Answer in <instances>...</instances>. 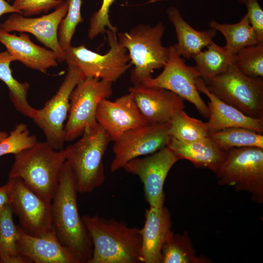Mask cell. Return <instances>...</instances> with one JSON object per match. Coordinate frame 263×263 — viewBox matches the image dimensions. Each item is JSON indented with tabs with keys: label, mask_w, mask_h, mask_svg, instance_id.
<instances>
[{
	"label": "cell",
	"mask_w": 263,
	"mask_h": 263,
	"mask_svg": "<svg viewBox=\"0 0 263 263\" xmlns=\"http://www.w3.org/2000/svg\"><path fill=\"white\" fill-rule=\"evenodd\" d=\"M77 193L74 177L65 161L51 201L52 225L59 242L80 263H89L93 255V244L78 212Z\"/></svg>",
	"instance_id": "cell-1"
},
{
	"label": "cell",
	"mask_w": 263,
	"mask_h": 263,
	"mask_svg": "<svg viewBox=\"0 0 263 263\" xmlns=\"http://www.w3.org/2000/svg\"><path fill=\"white\" fill-rule=\"evenodd\" d=\"M81 218L93 244L89 263H143L140 229L98 215Z\"/></svg>",
	"instance_id": "cell-2"
},
{
	"label": "cell",
	"mask_w": 263,
	"mask_h": 263,
	"mask_svg": "<svg viewBox=\"0 0 263 263\" xmlns=\"http://www.w3.org/2000/svg\"><path fill=\"white\" fill-rule=\"evenodd\" d=\"M112 141L108 133L97 122L87 127L77 141L64 149L77 192H91L103 184V158Z\"/></svg>",
	"instance_id": "cell-3"
},
{
	"label": "cell",
	"mask_w": 263,
	"mask_h": 263,
	"mask_svg": "<svg viewBox=\"0 0 263 263\" xmlns=\"http://www.w3.org/2000/svg\"><path fill=\"white\" fill-rule=\"evenodd\" d=\"M66 161L64 149H54L46 141L37 142L15 154L9 178H19L45 200L51 202Z\"/></svg>",
	"instance_id": "cell-4"
},
{
	"label": "cell",
	"mask_w": 263,
	"mask_h": 263,
	"mask_svg": "<svg viewBox=\"0 0 263 263\" xmlns=\"http://www.w3.org/2000/svg\"><path fill=\"white\" fill-rule=\"evenodd\" d=\"M165 28L162 21L154 26L140 24L128 32L117 34L118 42L129 52L133 65L131 80L133 85L152 77L155 70L163 68L169 54V47L162 44Z\"/></svg>",
	"instance_id": "cell-5"
},
{
	"label": "cell",
	"mask_w": 263,
	"mask_h": 263,
	"mask_svg": "<svg viewBox=\"0 0 263 263\" xmlns=\"http://www.w3.org/2000/svg\"><path fill=\"white\" fill-rule=\"evenodd\" d=\"M207 90L246 115L263 119V80L243 74L234 64L212 77L203 79Z\"/></svg>",
	"instance_id": "cell-6"
},
{
	"label": "cell",
	"mask_w": 263,
	"mask_h": 263,
	"mask_svg": "<svg viewBox=\"0 0 263 263\" xmlns=\"http://www.w3.org/2000/svg\"><path fill=\"white\" fill-rule=\"evenodd\" d=\"M215 174L219 185L246 191L254 202L263 203V148L228 149L224 163Z\"/></svg>",
	"instance_id": "cell-7"
},
{
	"label": "cell",
	"mask_w": 263,
	"mask_h": 263,
	"mask_svg": "<svg viewBox=\"0 0 263 263\" xmlns=\"http://www.w3.org/2000/svg\"><path fill=\"white\" fill-rule=\"evenodd\" d=\"M116 33L106 30L110 49L104 55L88 49L84 44L78 46L71 45L64 50L68 66L77 68L85 77L115 82L132 65L129 63L130 58L127 50L118 42Z\"/></svg>",
	"instance_id": "cell-8"
},
{
	"label": "cell",
	"mask_w": 263,
	"mask_h": 263,
	"mask_svg": "<svg viewBox=\"0 0 263 263\" xmlns=\"http://www.w3.org/2000/svg\"><path fill=\"white\" fill-rule=\"evenodd\" d=\"M112 83L90 76L78 83L70 96V107L64 126L65 141H74L87 127L97 123V108L101 100L112 94Z\"/></svg>",
	"instance_id": "cell-9"
},
{
	"label": "cell",
	"mask_w": 263,
	"mask_h": 263,
	"mask_svg": "<svg viewBox=\"0 0 263 263\" xmlns=\"http://www.w3.org/2000/svg\"><path fill=\"white\" fill-rule=\"evenodd\" d=\"M85 77L77 68L68 66L67 73L57 91L42 109L37 110L33 119L43 131L46 142L56 150L63 149L65 142L64 123L70 109V94Z\"/></svg>",
	"instance_id": "cell-10"
},
{
	"label": "cell",
	"mask_w": 263,
	"mask_h": 263,
	"mask_svg": "<svg viewBox=\"0 0 263 263\" xmlns=\"http://www.w3.org/2000/svg\"><path fill=\"white\" fill-rule=\"evenodd\" d=\"M170 122L146 124L124 132L114 141V158L111 164L113 172L123 169L131 160L153 153L167 146Z\"/></svg>",
	"instance_id": "cell-11"
},
{
	"label": "cell",
	"mask_w": 263,
	"mask_h": 263,
	"mask_svg": "<svg viewBox=\"0 0 263 263\" xmlns=\"http://www.w3.org/2000/svg\"><path fill=\"white\" fill-rule=\"evenodd\" d=\"M168 60L163 71L156 77H151L142 84L150 87L169 90L193 104L205 118H209L208 106L201 98L196 87L200 75L195 67L187 65L173 45L169 47Z\"/></svg>",
	"instance_id": "cell-12"
},
{
	"label": "cell",
	"mask_w": 263,
	"mask_h": 263,
	"mask_svg": "<svg viewBox=\"0 0 263 263\" xmlns=\"http://www.w3.org/2000/svg\"><path fill=\"white\" fill-rule=\"evenodd\" d=\"M14 184L10 206L19 219L20 227L36 237L55 233L51 217V202H49L29 188L19 178Z\"/></svg>",
	"instance_id": "cell-13"
},
{
	"label": "cell",
	"mask_w": 263,
	"mask_h": 263,
	"mask_svg": "<svg viewBox=\"0 0 263 263\" xmlns=\"http://www.w3.org/2000/svg\"><path fill=\"white\" fill-rule=\"evenodd\" d=\"M179 160L168 147L144 158L128 162L123 167L127 172L137 176L142 182L145 197L150 207L164 206V185L172 167Z\"/></svg>",
	"instance_id": "cell-14"
},
{
	"label": "cell",
	"mask_w": 263,
	"mask_h": 263,
	"mask_svg": "<svg viewBox=\"0 0 263 263\" xmlns=\"http://www.w3.org/2000/svg\"><path fill=\"white\" fill-rule=\"evenodd\" d=\"M68 9L67 1L63 0L53 12L39 17L30 18L17 13H11L0 24V27L9 33L17 31L32 34L39 42L54 51L58 62H61L65 60V57L58 41V29Z\"/></svg>",
	"instance_id": "cell-15"
},
{
	"label": "cell",
	"mask_w": 263,
	"mask_h": 263,
	"mask_svg": "<svg viewBox=\"0 0 263 263\" xmlns=\"http://www.w3.org/2000/svg\"><path fill=\"white\" fill-rule=\"evenodd\" d=\"M128 90L149 124L169 122L176 113L185 108L183 98L163 88L139 84Z\"/></svg>",
	"instance_id": "cell-16"
},
{
	"label": "cell",
	"mask_w": 263,
	"mask_h": 263,
	"mask_svg": "<svg viewBox=\"0 0 263 263\" xmlns=\"http://www.w3.org/2000/svg\"><path fill=\"white\" fill-rule=\"evenodd\" d=\"M95 118L113 141L125 132L148 124L130 93L114 101L101 100Z\"/></svg>",
	"instance_id": "cell-17"
},
{
	"label": "cell",
	"mask_w": 263,
	"mask_h": 263,
	"mask_svg": "<svg viewBox=\"0 0 263 263\" xmlns=\"http://www.w3.org/2000/svg\"><path fill=\"white\" fill-rule=\"evenodd\" d=\"M17 247L19 254L29 263H80L76 257L59 242L55 233L36 237L18 226Z\"/></svg>",
	"instance_id": "cell-18"
},
{
	"label": "cell",
	"mask_w": 263,
	"mask_h": 263,
	"mask_svg": "<svg viewBox=\"0 0 263 263\" xmlns=\"http://www.w3.org/2000/svg\"><path fill=\"white\" fill-rule=\"evenodd\" d=\"M196 87L199 93H203L209 99L207 122L209 134L231 127L246 128L263 134V119L248 116L222 101L207 90L201 77L197 79Z\"/></svg>",
	"instance_id": "cell-19"
},
{
	"label": "cell",
	"mask_w": 263,
	"mask_h": 263,
	"mask_svg": "<svg viewBox=\"0 0 263 263\" xmlns=\"http://www.w3.org/2000/svg\"><path fill=\"white\" fill-rule=\"evenodd\" d=\"M0 42L16 60L30 69L46 74L48 69L57 66L56 53L33 42L26 33L17 36L0 27Z\"/></svg>",
	"instance_id": "cell-20"
},
{
	"label": "cell",
	"mask_w": 263,
	"mask_h": 263,
	"mask_svg": "<svg viewBox=\"0 0 263 263\" xmlns=\"http://www.w3.org/2000/svg\"><path fill=\"white\" fill-rule=\"evenodd\" d=\"M171 219L168 209L163 206L150 207L140 229L142 256L144 263H161L162 249L171 231Z\"/></svg>",
	"instance_id": "cell-21"
},
{
	"label": "cell",
	"mask_w": 263,
	"mask_h": 263,
	"mask_svg": "<svg viewBox=\"0 0 263 263\" xmlns=\"http://www.w3.org/2000/svg\"><path fill=\"white\" fill-rule=\"evenodd\" d=\"M167 146L179 160L186 159L195 166L216 173L224 163L227 150L220 148L208 136L201 140L183 142L170 137Z\"/></svg>",
	"instance_id": "cell-22"
},
{
	"label": "cell",
	"mask_w": 263,
	"mask_h": 263,
	"mask_svg": "<svg viewBox=\"0 0 263 263\" xmlns=\"http://www.w3.org/2000/svg\"><path fill=\"white\" fill-rule=\"evenodd\" d=\"M169 19L173 24L177 38L173 45L178 54L185 58H190L202 49L212 43L216 31L211 28L199 31L193 28L181 16L179 10L171 6L167 10Z\"/></svg>",
	"instance_id": "cell-23"
},
{
	"label": "cell",
	"mask_w": 263,
	"mask_h": 263,
	"mask_svg": "<svg viewBox=\"0 0 263 263\" xmlns=\"http://www.w3.org/2000/svg\"><path fill=\"white\" fill-rule=\"evenodd\" d=\"M16 60L7 51L0 52V80L7 87L9 97L16 110L24 116L33 119L37 109L32 107L27 101L29 84L19 82L12 74L10 65Z\"/></svg>",
	"instance_id": "cell-24"
},
{
	"label": "cell",
	"mask_w": 263,
	"mask_h": 263,
	"mask_svg": "<svg viewBox=\"0 0 263 263\" xmlns=\"http://www.w3.org/2000/svg\"><path fill=\"white\" fill-rule=\"evenodd\" d=\"M209 25L211 28L218 31L224 36L226 41L224 47L231 55L243 48L260 42L246 14L235 24H221L211 20Z\"/></svg>",
	"instance_id": "cell-25"
},
{
	"label": "cell",
	"mask_w": 263,
	"mask_h": 263,
	"mask_svg": "<svg viewBox=\"0 0 263 263\" xmlns=\"http://www.w3.org/2000/svg\"><path fill=\"white\" fill-rule=\"evenodd\" d=\"M161 254V263L210 262L207 258L197 255L187 231L178 234L171 231L163 246Z\"/></svg>",
	"instance_id": "cell-26"
},
{
	"label": "cell",
	"mask_w": 263,
	"mask_h": 263,
	"mask_svg": "<svg viewBox=\"0 0 263 263\" xmlns=\"http://www.w3.org/2000/svg\"><path fill=\"white\" fill-rule=\"evenodd\" d=\"M10 205L0 210V263H29L17 247L18 227Z\"/></svg>",
	"instance_id": "cell-27"
},
{
	"label": "cell",
	"mask_w": 263,
	"mask_h": 263,
	"mask_svg": "<svg viewBox=\"0 0 263 263\" xmlns=\"http://www.w3.org/2000/svg\"><path fill=\"white\" fill-rule=\"evenodd\" d=\"M192 58L196 63L194 67L203 79L215 76L234 64L233 55L229 54L224 46L214 42L207 46V50L201 51Z\"/></svg>",
	"instance_id": "cell-28"
},
{
	"label": "cell",
	"mask_w": 263,
	"mask_h": 263,
	"mask_svg": "<svg viewBox=\"0 0 263 263\" xmlns=\"http://www.w3.org/2000/svg\"><path fill=\"white\" fill-rule=\"evenodd\" d=\"M169 122V136L181 142L201 140L209 134L207 122L190 117L184 110L176 113Z\"/></svg>",
	"instance_id": "cell-29"
},
{
	"label": "cell",
	"mask_w": 263,
	"mask_h": 263,
	"mask_svg": "<svg viewBox=\"0 0 263 263\" xmlns=\"http://www.w3.org/2000/svg\"><path fill=\"white\" fill-rule=\"evenodd\" d=\"M208 137L222 149L256 147L263 148V134L253 130L231 127L210 133Z\"/></svg>",
	"instance_id": "cell-30"
},
{
	"label": "cell",
	"mask_w": 263,
	"mask_h": 263,
	"mask_svg": "<svg viewBox=\"0 0 263 263\" xmlns=\"http://www.w3.org/2000/svg\"><path fill=\"white\" fill-rule=\"evenodd\" d=\"M234 64L244 75L251 77H263V42L249 46L233 55Z\"/></svg>",
	"instance_id": "cell-31"
},
{
	"label": "cell",
	"mask_w": 263,
	"mask_h": 263,
	"mask_svg": "<svg viewBox=\"0 0 263 263\" xmlns=\"http://www.w3.org/2000/svg\"><path fill=\"white\" fill-rule=\"evenodd\" d=\"M68 9L58 29V38L64 51L71 45V40L79 23L83 21L81 14L82 0H66Z\"/></svg>",
	"instance_id": "cell-32"
},
{
	"label": "cell",
	"mask_w": 263,
	"mask_h": 263,
	"mask_svg": "<svg viewBox=\"0 0 263 263\" xmlns=\"http://www.w3.org/2000/svg\"><path fill=\"white\" fill-rule=\"evenodd\" d=\"M37 138L31 135L27 126L24 123L16 125L10 134L0 142V157L7 154L14 155L34 145Z\"/></svg>",
	"instance_id": "cell-33"
},
{
	"label": "cell",
	"mask_w": 263,
	"mask_h": 263,
	"mask_svg": "<svg viewBox=\"0 0 263 263\" xmlns=\"http://www.w3.org/2000/svg\"><path fill=\"white\" fill-rule=\"evenodd\" d=\"M115 0H102V3L98 10L94 12L90 20L88 31V38L92 39L99 34L106 33V28L114 32L117 29L111 22L109 18L110 7Z\"/></svg>",
	"instance_id": "cell-34"
},
{
	"label": "cell",
	"mask_w": 263,
	"mask_h": 263,
	"mask_svg": "<svg viewBox=\"0 0 263 263\" xmlns=\"http://www.w3.org/2000/svg\"><path fill=\"white\" fill-rule=\"evenodd\" d=\"M62 0H13L12 5L20 14L27 17L47 13L51 9L56 8Z\"/></svg>",
	"instance_id": "cell-35"
},
{
	"label": "cell",
	"mask_w": 263,
	"mask_h": 263,
	"mask_svg": "<svg viewBox=\"0 0 263 263\" xmlns=\"http://www.w3.org/2000/svg\"><path fill=\"white\" fill-rule=\"evenodd\" d=\"M247 9V15L259 42H263V10L257 0H238Z\"/></svg>",
	"instance_id": "cell-36"
},
{
	"label": "cell",
	"mask_w": 263,
	"mask_h": 263,
	"mask_svg": "<svg viewBox=\"0 0 263 263\" xmlns=\"http://www.w3.org/2000/svg\"><path fill=\"white\" fill-rule=\"evenodd\" d=\"M14 180V178H9L7 183L0 187V210L6 205H10Z\"/></svg>",
	"instance_id": "cell-37"
},
{
	"label": "cell",
	"mask_w": 263,
	"mask_h": 263,
	"mask_svg": "<svg viewBox=\"0 0 263 263\" xmlns=\"http://www.w3.org/2000/svg\"><path fill=\"white\" fill-rule=\"evenodd\" d=\"M13 13L21 14L20 12L12 5L10 4L5 0H0V18L4 14Z\"/></svg>",
	"instance_id": "cell-38"
},
{
	"label": "cell",
	"mask_w": 263,
	"mask_h": 263,
	"mask_svg": "<svg viewBox=\"0 0 263 263\" xmlns=\"http://www.w3.org/2000/svg\"><path fill=\"white\" fill-rule=\"evenodd\" d=\"M8 135L6 132L0 131V142L6 138Z\"/></svg>",
	"instance_id": "cell-39"
}]
</instances>
